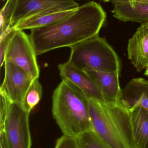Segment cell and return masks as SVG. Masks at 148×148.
Listing matches in <instances>:
<instances>
[{"label":"cell","instance_id":"8992f818","mask_svg":"<svg viewBox=\"0 0 148 148\" xmlns=\"http://www.w3.org/2000/svg\"><path fill=\"white\" fill-rule=\"evenodd\" d=\"M36 56L30 36L23 30H15L5 55V61L21 68L34 80L39 78L40 75Z\"/></svg>","mask_w":148,"mask_h":148},{"label":"cell","instance_id":"2e32d148","mask_svg":"<svg viewBox=\"0 0 148 148\" xmlns=\"http://www.w3.org/2000/svg\"><path fill=\"white\" fill-rule=\"evenodd\" d=\"M38 78L33 81L21 104L23 108L30 113L39 103L42 96V87Z\"/></svg>","mask_w":148,"mask_h":148},{"label":"cell","instance_id":"30bf717a","mask_svg":"<svg viewBox=\"0 0 148 148\" xmlns=\"http://www.w3.org/2000/svg\"><path fill=\"white\" fill-rule=\"evenodd\" d=\"M129 60L137 72L148 69V22L141 23L127 46Z\"/></svg>","mask_w":148,"mask_h":148},{"label":"cell","instance_id":"7c38bea8","mask_svg":"<svg viewBox=\"0 0 148 148\" xmlns=\"http://www.w3.org/2000/svg\"><path fill=\"white\" fill-rule=\"evenodd\" d=\"M114 6L113 16L121 21L148 22V2L109 0Z\"/></svg>","mask_w":148,"mask_h":148},{"label":"cell","instance_id":"4fadbf2b","mask_svg":"<svg viewBox=\"0 0 148 148\" xmlns=\"http://www.w3.org/2000/svg\"><path fill=\"white\" fill-rule=\"evenodd\" d=\"M120 103L128 110L136 107L148 111V80L133 78L122 90Z\"/></svg>","mask_w":148,"mask_h":148},{"label":"cell","instance_id":"8fae6325","mask_svg":"<svg viewBox=\"0 0 148 148\" xmlns=\"http://www.w3.org/2000/svg\"><path fill=\"white\" fill-rule=\"evenodd\" d=\"M84 71L95 82L105 101L115 104L120 103L122 90L119 82L120 72Z\"/></svg>","mask_w":148,"mask_h":148},{"label":"cell","instance_id":"9a60e30c","mask_svg":"<svg viewBox=\"0 0 148 148\" xmlns=\"http://www.w3.org/2000/svg\"><path fill=\"white\" fill-rule=\"evenodd\" d=\"M129 112L136 148H148V111L136 107Z\"/></svg>","mask_w":148,"mask_h":148},{"label":"cell","instance_id":"ba28073f","mask_svg":"<svg viewBox=\"0 0 148 148\" xmlns=\"http://www.w3.org/2000/svg\"><path fill=\"white\" fill-rule=\"evenodd\" d=\"M3 87L12 103L22 104L24 97L34 80L16 65L5 61Z\"/></svg>","mask_w":148,"mask_h":148},{"label":"cell","instance_id":"7402d4cb","mask_svg":"<svg viewBox=\"0 0 148 148\" xmlns=\"http://www.w3.org/2000/svg\"><path fill=\"white\" fill-rule=\"evenodd\" d=\"M0 145H1V148H5L4 144H3V143L1 141H0Z\"/></svg>","mask_w":148,"mask_h":148},{"label":"cell","instance_id":"cb8c5ba5","mask_svg":"<svg viewBox=\"0 0 148 148\" xmlns=\"http://www.w3.org/2000/svg\"><path fill=\"white\" fill-rule=\"evenodd\" d=\"M78 1H81V0H78ZM83 1H86V0H83ZM102 1H104V2H109V0H102Z\"/></svg>","mask_w":148,"mask_h":148},{"label":"cell","instance_id":"484cf974","mask_svg":"<svg viewBox=\"0 0 148 148\" xmlns=\"http://www.w3.org/2000/svg\"><path fill=\"white\" fill-rule=\"evenodd\" d=\"M5 1V0H2L3 1Z\"/></svg>","mask_w":148,"mask_h":148},{"label":"cell","instance_id":"d4e9b609","mask_svg":"<svg viewBox=\"0 0 148 148\" xmlns=\"http://www.w3.org/2000/svg\"><path fill=\"white\" fill-rule=\"evenodd\" d=\"M143 2H148V0H147V1H142Z\"/></svg>","mask_w":148,"mask_h":148},{"label":"cell","instance_id":"3957f363","mask_svg":"<svg viewBox=\"0 0 148 148\" xmlns=\"http://www.w3.org/2000/svg\"><path fill=\"white\" fill-rule=\"evenodd\" d=\"M94 132L111 148H136L129 112L121 103L88 99Z\"/></svg>","mask_w":148,"mask_h":148},{"label":"cell","instance_id":"d6986e66","mask_svg":"<svg viewBox=\"0 0 148 148\" xmlns=\"http://www.w3.org/2000/svg\"><path fill=\"white\" fill-rule=\"evenodd\" d=\"M15 29L10 32L2 40H0V67H2L5 62V57L7 50L14 34Z\"/></svg>","mask_w":148,"mask_h":148},{"label":"cell","instance_id":"e0dca14e","mask_svg":"<svg viewBox=\"0 0 148 148\" xmlns=\"http://www.w3.org/2000/svg\"><path fill=\"white\" fill-rule=\"evenodd\" d=\"M76 139L78 148H111L94 131L86 132Z\"/></svg>","mask_w":148,"mask_h":148},{"label":"cell","instance_id":"9c48e42d","mask_svg":"<svg viewBox=\"0 0 148 148\" xmlns=\"http://www.w3.org/2000/svg\"><path fill=\"white\" fill-rule=\"evenodd\" d=\"M58 69L62 79L74 84L88 99L105 101L97 84L85 71L76 68L68 62L60 64Z\"/></svg>","mask_w":148,"mask_h":148},{"label":"cell","instance_id":"5bb4252c","mask_svg":"<svg viewBox=\"0 0 148 148\" xmlns=\"http://www.w3.org/2000/svg\"><path fill=\"white\" fill-rule=\"evenodd\" d=\"M78 8L70 9L47 10L20 21L14 25L13 28L15 30H30L48 26L66 18L75 11Z\"/></svg>","mask_w":148,"mask_h":148},{"label":"cell","instance_id":"5b68a950","mask_svg":"<svg viewBox=\"0 0 148 148\" xmlns=\"http://www.w3.org/2000/svg\"><path fill=\"white\" fill-rule=\"evenodd\" d=\"M30 114L21 104L10 103L3 126L0 127V141L5 148H31Z\"/></svg>","mask_w":148,"mask_h":148},{"label":"cell","instance_id":"7a4b0ae2","mask_svg":"<svg viewBox=\"0 0 148 148\" xmlns=\"http://www.w3.org/2000/svg\"><path fill=\"white\" fill-rule=\"evenodd\" d=\"M52 112L63 135L76 138L94 131L88 98L68 80L62 79L53 92Z\"/></svg>","mask_w":148,"mask_h":148},{"label":"cell","instance_id":"52a82bcc","mask_svg":"<svg viewBox=\"0 0 148 148\" xmlns=\"http://www.w3.org/2000/svg\"><path fill=\"white\" fill-rule=\"evenodd\" d=\"M79 6L76 0H16L11 24L14 27L20 21L47 10L70 9Z\"/></svg>","mask_w":148,"mask_h":148},{"label":"cell","instance_id":"603a6c76","mask_svg":"<svg viewBox=\"0 0 148 148\" xmlns=\"http://www.w3.org/2000/svg\"><path fill=\"white\" fill-rule=\"evenodd\" d=\"M144 75L147 76H148V69H146L145 73H144Z\"/></svg>","mask_w":148,"mask_h":148},{"label":"cell","instance_id":"44dd1931","mask_svg":"<svg viewBox=\"0 0 148 148\" xmlns=\"http://www.w3.org/2000/svg\"><path fill=\"white\" fill-rule=\"evenodd\" d=\"M128 1L132 2H142L147 1V0H128Z\"/></svg>","mask_w":148,"mask_h":148},{"label":"cell","instance_id":"ac0fdd59","mask_svg":"<svg viewBox=\"0 0 148 148\" xmlns=\"http://www.w3.org/2000/svg\"><path fill=\"white\" fill-rule=\"evenodd\" d=\"M16 0H7L0 12V29L2 32L6 29L13 27L11 24Z\"/></svg>","mask_w":148,"mask_h":148},{"label":"cell","instance_id":"6da1fadb","mask_svg":"<svg viewBox=\"0 0 148 148\" xmlns=\"http://www.w3.org/2000/svg\"><path fill=\"white\" fill-rule=\"evenodd\" d=\"M106 19L103 8L91 1L57 22L30 29V37L36 55H40L56 49L72 47L99 35Z\"/></svg>","mask_w":148,"mask_h":148},{"label":"cell","instance_id":"277c9868","mask_svg":"<svg viewBox=\"0 0 148 148\" xmlns=\"http://www.w3.org/2000/svg\"><path fill=\"white\" fill-rule=\"evenodd\" d=\"M70 48L71 53L68 62L78 69L120 72L118 55L107 40L99 35Z\"/></svg>","mask_w":148,"mask_h":148},{"label":"cell","instance_id":"ffe728a7","mask_svg":"<svg viewBox=\"0 0 148 148\" xmlns=\"http://www.w3.org/2000/svg\"><path fill=\"white\" fill-rule=\"evenodd\" d=\"M54 148H78L76 138L63 135L56 140Z\"/></svg>","mask_w":148,"mask_h":148}]
</instances>
